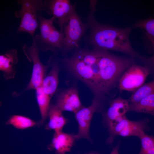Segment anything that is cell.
Masks as SVG:
<instances>
[{
    "label": "cell",
    "mask_w": 154,
    "mask_h": 154,
    "mask_svg": "<svg viewBox=\"0 0 154 154\" xmlns=\"http://www.w3.org/2000/svg\"><path fill=\"white\" fill-rule=\"evenodd\" d=\"M62 112L68 111L75 114L83 107L74 86L63 90L57 95L55 104Z\"/></svg>",
    "instance_id": "cell-9"
},
{
    "label": "cell",
    "mask_w": 154,
    "mask_h": 154,
    "mask_svg": "<svg viewBox=\"0 0 154 154\" xmlns=\"http://www.w3.org/2000/svg\"><path fill=\"white\" fill-rule=\"evenodd\" d=\"M56 23L59 26L63 37L62 51L63 52L78 47L79 40L89 27L87 23L82 21L76 9Z\"/></svg>",
    "instance_id": "cell-4"
},
{
    "label": "cell",
    "mask_w": 154,
    "mask_h": 154,
    "mask_svg": "<svg viewBox=\"0 0 154 154\" xmlns=\"http://www.w3.org/2000/svg\"><path fill=\"white\" fill-rule=\"evenodd\" d=\"M94 13L90 11L86 21L90 29L89 40L95 48L121 52L133 58L139 56L129 41L131 27L119 28L100 23L95 20Z\"/></svg>",
    "instance_id": "cell-2"
},
{
    "label": "cell",
    "mask_w": 154,
    "mask_h": 154,
    "mask_svg": "<svg viewBox=\"0 0 154 154\" xmlns=\"http://www.w3.org/2000/svg\"><path fill=\"white\" fill-rule=\"evenodd\" d=\"M129 100L118 97L113 100L105 114V119L107 124L117 117L125 115L129 109Z\"/></svg>",
    "instance_id": "cell-15"
},
{
    "label": "cell",
    "mask_w": 154,
    "mask_h": 154,
    "mask_svg": "<svg viewBox=\"0 0 154 154\" xmlns=\"http://www.w3.org/2000/svg\"><path fill=\"white\" fill-rule=\"evenodd\" d=\"M45 11L52 15L54 22L62 21L75 9V4L72 5L70 0H44Z\"/></svg>",
    "instance_id": "cell-10"
},
{
    "label": "cell",
    "mask_w": 154,
    "mask_h": 154,
    "mask_svg": "<svg viewBox=\"0 0 154 154\" xmlns=\"http://www.w3.org/2000/svg\"><path fill=\"white\" fill-rule=\"evenodd\" d=\"M97 0H94V4H95V5H96V4L97 3Z\"/></svg>",
    "instance_id": "cell-25"
},
{
    "label": "cell",
    "mask_w": 154,
    "mask_h": 154,
    "mask_svg": "<svg viewBox=\"0 0 154 154\" xmlns=\"http://www.w3.org/2000/svg\"><path fill=\"white\" fill-rule=\"evenodd\" d=\"M138 137L140 139L141 149L140 154H154V137L150 136L142 130Z\"/></svg>",
    "instance_id": "cell-21"
},
{
    "label": "cell",
    "mask_w": 154,
    "mask_h": 154,
    "mask_svg": "<svg viewBox=\"0 0 154 154\" xmlns=\"http://www.w3.org/2000/svg\"><path fill=\"white\" fill-rule=\"evenodd\" d=\"M133 28H139L145 30L147 37L154 39V18L140 20L133 25Z\"/></svg>",
    "instance_id": "cell-22"
},
{
    "label": "cell",
    "mask_w": 154,
    "mask_h": 154,
    "mask_svg": "<svg viewBox=\"0 0 154 154\" xmlns=\"http://www.w3.org/2000/svg\"><path fill=\"white\" fill-rule=\"evenodd\" d=\"M147 121L146 120L134 121L132 124L121 131L118 135L123 137L133 136L138 137L141 131L146 128Z\"/></svg>",
    "instance_id": "cell-20"
},
{
    "label": "cell",
    "mask_w": 154,
    "mask_h": 154,
    "mask_svg": "<svg viewBox=\"0 0 154 154\" xmlns=\"http://www.w3.org/2000/svg\"><path fill=\"white\" fill-rule=\"evenodd\" d=\"M62 112L56 105L50 103L48 113L49 121L45 125L46 129L52 130L56 133L62 131L63 127L67 123L68 120L64 116Z\"/></svg>",
    "instance_id": "cell-13"
},
{
    "label": "cell",
    "mask_w": 154,
    "mask_h": 154,
    "mask_svg": "<svg viewBox=\"0 0 154 154\" xmlns=\"http://www.w3.org/2000/svg\"><path fill=\"white\" fill-rule=\"evenodd\" d=\"M100 105V99L95 97L90 106L83 107L75 114L78 126V132L76 134L77 140L84 138L92 143L89 135V129L93 115Z\"/></svg>",
    "instance_id": "cell-8"
},
{
    "label": "cell",
    "mask_w": 154,
    "mask_h": 154,
    "mask_svg": "<svg viewBox=\"0 0 154 154\" xmlns=\"http://www.w3.org/2000/svg\"><path fill=\"white\" fill-rule=\"evenodd\" d=\"M40 13L38 18L40 33L34 37L39 50L54 52L62 51L63 37L60 31L54 25V18L52 17L49 19H46Z\"/></svg>",
    "instance_id": "cell-3"
},
{
    "label": "cell",
    "mask_w": 154,
    "mask_h": 154,
    "mask_svg": "<svg viewBox=\"0 0 154 154\" xmlns=\"http://www.w3.org/2000/svg\"><path fill=\"white\" fill-rule=\"evenodd\" d=\"M129 110L154 116V93L146 96L136 103L129 104Z\"/></svg>",
    "instance_id": "cell-17"
},
{
    "label": "cell",
    "mask_w": 154,
    "mask_h": 154,
    "mask_svg": "<svg viewBox=\"0 0 154 154\" xmlns=\"http://www.w3.org/2000/svg\"><path fill=\"white\" fill-rule=\"evenodd\" d=\"M72 72L100 99L132 64L129 59L96 48L79 50L63 60Z\"/></svg>",
    "instance_id": "cell-1"
},
{
    "label": "cell",
    "mask_w": 154,
    "mask_h": 154,
    "mask_svg": "<svg viewBox=\"0 0 154 154\" xmlns=\"http://www.w3.org/2000/svg\"><path fill=\"white\" fill-rule=\"evenodd\" d=\"M17 2L21 7L14 14L15 17L20 19L16 33L26 32L34 37L39 27L38 13L45 10L43 2L41 0H17Z\"/></svg>",
    "instance_id": "cell-5"
},
{
    "label": "cell",
    "mask_w": 154,
    "mask_h": 154,
    "mask_svg": "<svg viewBox=\"0 0 154 154\" xmlns=\"http://www.w3.org/2000/svg\"><path fill=\"white\" fill-rule=\"evenodd\" d=\"M35 90L36 99L41 117V120L44 124L45 120L48 117L51 98L44 93L41 86Z\"/></svg>",
    "instance_id": "cell-18"
},
{
    "label": "cell",
    "mask_w": 154,
    "mask_h": 154,
    "mask_svg": "<svg viewBox=\"0 0 154 154\" xmlns=\"http://www.w3.org/2000/svg\"><path fill=\"white\" fill-rule=\"evenodd\" d=\"M151 41L152 44L153 54L151 57L147 58H142L144 62L146 64L147 66L150 70V74L151 73L154 75V39L150 37H148Z\"/></svg>",
    "instance_id": "cell-23"
},
{
    "label": "cell",
    "mask_w": 154,
    "mask_h": 154,
    "mask_svg": "<svg viewBox=\"0 0 154 154\" xmlns=\"http://www.w3.org/2000/svg\"><path fill=\"white\" fill-rule=\"evenodd\" d=\"M11 125L18 129H24L34 126L40 127L44 124L41 120L35 121L27 117L14 115L11 116L5 123Z\"/></svg>",
    "instance_id": "cell-16"
},
{
    "label": "cell",
    "mask_w": 154,
    "mask_h": 154,
    "mask_svg": "<svg viewBox=\"0 0 154 154\" xmlns=\"http://www.w3.org/2000/svg\"><path fill=\"white\" fill-rule=\"evenodd\" d=\"M76 140V134L62 131L54 132L51 143L47 147L49 151H54L55 154H64L70 151Z\"/></svg>",
    "instance_id": "cell-11"
},
{
    "label": "cell",
    "mask_w": 154,
    "mask_h": 154,
    "mask_svg": "<svg viewBox=\"0 0 154 154\" xmlns=\"http://www.w3.org/2000/svg\"><path fill=\"white\" fill-rule=\"evenodd\" d=\"M94 0H90L91 11L94 13L96 11V5L94 4Z\"/></svg>",
    "instance_id": "cell-24"
},
{
    "label": "cell",
    "mask_w": 154,
    "mask_h": 154,
    "mask_svg": "<svg viewBox=\"0 0 154 154\" xmlns=\"http://www.w3.org/2000/svg\"><path fill=\"white\" fill-rule=\"evenodd\" d=\"M154 93V79L143 84L134 92L129 100L130 104L136 103L143 98Z\"/></svg>",
    "instance_id": "cell-19"
},
{
    "label": "cell",
    "mask_w": 154,
    "mask_h": 154,
    "mask_svg": "<svg viewBox=\"0 0 154 154\" xmlns=\"http://www.w3.org/2000/svg\"><path fill=\"white\" fill-rule=\"evenodd\" d=\"M25 55L29 62L33 64L32 75L29 82L23 93L27 90H36L41 86L43 79L46 74L47 69L49 66L48 62L46 65L42 63L39 58V50L33 37V42L31 46L25 44L22 48Z\"/></svg>",
    "instance_id": "cell-6"
},
{
    "label": "cell",
    "mask_w": 154,
    "mask_h": 154,
    "mask_svg": "<svg viewBox=\"0 0 154 154\" xmlns=\"http://www.w3.org/2000/svg\"><path fill=\"white\" fill-rule=\"evenodd\" d=\"M51 66L50 71L44 76L41 85L44 92L51 98L57 89L59 72V68L56 62L53 63Z\"/></svg>",
    "instance_id": "cell-14"
},
{
    "label": "cell",
    "mask_w": 154,
    "mask_h": 154,
    "mask_svg": "<svg viewBox=\"0 0 154 154\" xmlns=\"http://www.w3.org/2000/svg\"><path fill=\"white\" fill-rule=\"evenodd\" d=\"M150 74L149 70L146 66L132 64L123 72L118 80L120 92H134L143 84Z\"/></svg>",
    "instance_id": "cell-7"
},
{
    "label": "cell",
    "mask_w": 154,
    "mask_h": 154,
    "mask_svg": "<svg viewBox=\"0 0 154 154\" xmlns=\"http://www.w3.org/2000/svg\"><path fill=\"white\" fill-rule=\"evenodd\" d=\"M18 62V53L15 49L7 51L0 56V70L4 78L9 80L14 78L16 73V65Z\"/></svg>",
    "instance_id": "cell-12"
}]
</instances>
